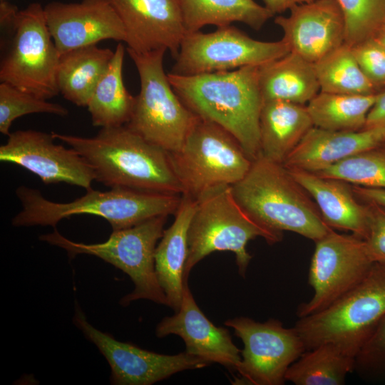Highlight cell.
<instances>
[{"instance_id":"obj_23","label":"cell","mask_w":385,"mask_h":385,"mask_svg":"<svg viewBox=\"0 0 385 385\" xmlns=\"http://www.w3.org/2000/svg\"><path fill=\"white\" fill-rule=\"evenodd\" d=\"M312 127L307 106L281 100L264 101L260 115V155L282 164Z\"/></svg>"},{"instance_id":"obj_33","label":"cell","mask_w":385,"mask_h":385,"mask_svg":"<svg viewBox=\"0 0 385 385\" xmlns=\"http://www.w3.org/2000/svg\"><path fill=\"white\" fill-rule=\"evenodd\" d=\"M31 113H49L66 116L63 106L51 103L9 83H0V132L9 135L11 125L18 118Z\"/></svg>"},{"instance_id":"obj_22","label":"cell","mask_w":385,"mask_h":385,"mask_svg":"<svg viewBox=\"0 0 385 385\" xmlns=\"http://www.w3.org/2000/svg\"><path fill=\"white\" fill-rule=\"evenodd\" d=\"M196 207V200L182 195L172 225L164 230L155 254V271L168 306L178 312L185 285L184 271L188 257V234Z\"/></svg>"},{"instance_id":"obj_24","label":"cell","mask_w":385,"mask_h":385,"mask_svg":"<svg viewBox=\"0 0 385 385\" xmlns=\"http://www.w3.org/2000/svg\"><path fill=\"white\" fill-rule=\"evenodd\" d=\"M258 80L263 102L304 105L320 91L314 63L292 52L259 66Z\"/></svg>"},{"instance_id":"obj_39","label":"cell","mask_w":385,"mask_h":385,"mask_svg":"<svg viewBox=\"0 0 385 385\" xmlns=\"http://www.w3.org/2000/svg\"><path fill=\"white\" fill-rule=\"evenodd\" d=\"M265 6L271 11L273 15L281 14L289 10L294 6L309 3L314 0H262Z\"/></svg>"},{"instance_id":"obj_14","label":"cell","mask_w":385,"mask_h":385,"mask_svg":"<svg viewBox=\"0 0 385 385\" xmlns=\"http://www.w3.org/2000/svg\"><path fill=\"white\" fill-rule=\"evenodd\" d=\"M73 322L107 360L111 384L150 385L178 372L211 364L186 351L175 355L160 354L118 341L91 324L80 307L76 308Z\"/></svg>"},{"instance_id":"obj_18","label":"cell","mask_w":385,"mask_h":385,"mask_svg":"<svg viewBox=\"0 0 385 385\" xmlns=\"http://www.w3.org/2000/svg\"><path fill=\"white\" fill-rule=\"evenodd\" d=\"M126 33L127 48H164L176 56L186 33L178 0H111Z\"/></svg>"},{"instance_id":"obj_2","label":"cell","mask_w":385,"mask_h":385,"mask_svg":"<svg viewBox=\"0 0 385 385\" xmlns=\"http://www.w3.org/2000/svg\"><path fill=\"white\" fill-rule=\"evenodd\" d=\"M258 67L247 66L192 76L168 73L183 103L197 116L232 133L252 161L260 155V115L263 100Z\"/></svg>"},{"instance_id":"obj_12","label":"cell","mask_w":385,"mask_h":385,"mask_svg":"<svg viewBox=\"0 0 385 385\" xmlns=\"http://www.w3.org/2000/svg\"><path fill=\"white\" fill-rule=\"evenodd\" d=\"M315 243L308 275L314 294L298 306V318L329 307L356 286L374 263L365 240L354 234L332 230Z\"/></svg>"},{"instance_id":"obj_10","label":"cell","mask_w":385,"mask_h":385,"mask_svg":"<svg viewBox=\"0 0 385 385\" xmlns=\"http://www.w3.org/2000/svg\"><path fill=\"white\" fill-rule=\"evenodd\" d=\"M169 155L182 195L194 200L212 188L237 183L252 163L232 133L200 117L181 148Z\"/></svg>"},{"instance_id":"obj_15","label":"cell","mask_w":385,"mask_h":385,"mask_svg":"<svg viewBox=\"0 0 385 385\" xmlns=\"http://www.w3.org/2000/svg\"><path fill=\"white\" fill-rule=\"evenodd\" d=\"M52 133L19 130L0 146V160L18 165L39 177L46 184L65 183L91 189L93 169L73 148L54 143Z\"/></svg>"},{"instance_id":"obj_30","label":"cell","mask_w":385,"mask_h":385,"mask_svg":"<svg viewBox=\"0 0 385 385\" xmlns=\"http://www.w3.org/2000/svg\"><path fill=\"white\" fill-rule=\"evenodd\" d=\"M320 91L354 95L377 93V87L359 66L351 47L346 43L314 63Z\"/></svg>"},{"instance_id":"obj_32","label":"cell","mask_w":385,"mask_h":385,"mask_svg":"<svg viewBox=\"0 0 385 385\" xmlns=\"http://www.w3.org/2000/svg\"><path fill=\"white\" fill-rule=\"evenodd\" d=\"M343 13L345 43L353 46L374 38L385 26V0H337Z\"/></svg>"},{"instance_id":"obj_6","label":"cell","mask_w":385,"mask_h":385,"mask_svg":"<svg viewBox=\"0 0 385 385\" xmlns=\"http://www.w3.org/2000/svg\"><path fill=\"white\" fill-rule=\"evenodd\" d=\"M257 237L268 243L279 242L283 235L265 227L237 202L232 185L212 188L196 200L188 234V252L184 281L194 266L214 252L229 251L235 255L239 274L245 277L252 255L247 242Z\"/></svg>"},{"instance_id":"obj_27","label":"cell","mask_w":385,"mask_h":385,"mask_svg":"<svg viewBox=\"0 0 385 385\" xmlns=\"http://www.w3.org/2000/svg\"><path fill=\"white\" fill-rule=\"evenodd\" d=\"M186 32L241 22L260 30L273 14L253 0H178Z\"/></svg>"},{"instance_id":"obj_1","label":"cell","mask_w":385,"mask_h":385,"mask_svg":"<svg viewBox=\"0 0 385 385\" xmlns=\"http://www.w3.org/2000/svg\"><path fill=\"white\" fill-rule=\"evenodd\" d=\"M91 165L95 180L111 188L183 194L169 153L128 126L101 128L93 137L51 132Z\"/></svg>"},{"instance_id":"obj_25","label":"cell","mask_w":385,"mask_h":385,"mask_svg":"<svg viewBox=\"0 0 385 385\" xmlns=\"http://www.w3.org/2000/svg\"><path fill=\"white\" fill-rule=\"evenodd\" d=\"M114 51L90 45L60 54L56 81L59 93L68 101L86 107Z\"/></svg>"},{"instance_id":"obj_28","label":"cell","mask_w":385,"mask_h":385,"mask_svg":"<svg viewBox=\"0 0 385 385\" xmlns=\"http://www.w3.org/2000/svg\"><path fill=\"white\" fill-rule=\"evenodd\" d=\"M354 368V357L324 343L306 350L289 367L285 379L295 385H343Z\"/></svg>"},{"instance_id":"obj_20","label":"cell","mask_w":385,"mask_h":385,"mask_svg":"<svg viewBox=\"0 0 385 385\" xmlns=\"http://www.w3.org/2000/svg\"><path fill=\"white\" fill-rule=\"evenodd\" d=\"M385 143V126L354 131L312 127L282 165L289 169L317 172L334 163Z\"/></svg>"},{"instance_id":"obj_9","label":"cell","mask_w":385,"mask_h":385,"mask_svg":"<svg viewBox=\"0 0 385 385\" xmlns=\"http://www.w3.org/2000/svg\"><path fill=\"white\" fill-rule=\"evenodd\" d=\"M137 68L140 91L125 125L168 153L178 150L198 116L180 100L165 72V49L138 53L126 49Z\"/></svg>"},{"instance_id":"obj_38","label":"cell","mask_w":385,"mask_h":385,"mask_svg":"<svg viewBox=\"0 0 385 385\" xmlns=\"http://www.w3.org/2000/svg\"><path fill=\"white\" fill-rule=\"evenodd\" d=\"M356 196L364 202H372L385 208V188H366L352 185Z\"/></svg>"},{"instance_id":"obj_29","label":"cell","mask_w":385,"mask_h":385,"mask_svg":"<svg viewBox=\"0 0 385 385\" xmlns=\"http://www.w3.org/2000/svg\"><path fill=\"white\" fill-rule=\"evenodd\" d=\"M376 93L354 95L319 91L308 103L314 127L335 131H354L364 128Z\"/></svg>"},{"instance_id":"obj_31","label":"cell","mask_w":385,"mask_h":385,"mask_svg":"<svg viewBox=\"0 0 385 385\" xmlns=\"http://www.w3.org/2000/svg\"><path fill=\"white\" fill-rule=\"evenodd\" d=\"M314 173L354 185L385 188V145L351 155Z\"/></svg>"},{"instance_id":"obj_36","label":"cell","mask_w":385,"mask_h":385,"mask_svg":"<svg viewBox=\"0 0 385 385\" xmlns=\"http://www.w3.org/2000/svg\"><path fill=\"white\" fill-rule=\"evenodd\" d=\"M369 207V227L365 239L370 257L374 262L385 263V208L367 202Z\"/></svg>"},{"instance_id":"obj_19","label":"cell","mask_w":385,"mask_h":385,"mask_svg":"<svg viewBox=\"0 0 385 385\" xmlns=\"http://www.w3.org/2000/svg\"><path fill=\"white\" fill-rule=\"evenodd\" d=\"M158 337L169 334L180 337L185 351L210 364L215 362L237 371L241 361V351L233 343L229 331L216 327L200 310L185 282L180 309L157 325Z\"/></svg>"},{"instance_id":"obj_8","label":"cell","mask_w":385,"mask_h":385,"mask_svg":"<svg viewBox=\"0 0 385 385\" xmlns=\"http://www.w3.org/2000/svg\"><path fill=\"white\" fill-rule=\"evenodd\" d=\"M167 217L157 216L128 228L113 230L108 239L101 243L76 242L65 237L56 229L41 235L39 240L63 249L70 258L82 254L93 255L128 274L134 284V289L121 298V305L148 299L168 306L155 263L157 243L163 235Z\"/></svg>"},{"instance_id":"obj_21","label":"cell","mask_w":385,"mask_h":385,"mask_svg":"<svg viewBox=\"0 0 385 385\" xmlns=\"http://www.w3.org/2000/svg\"><path fill=\"white\" fill-rule=\"evenodd\" d=\"M287 169L314 199L330 228L349 231L366 238L369 227V204L359 201L349 183L307 170Z\"/></svg>"},{"instance_id":"obj_41","label":"cell","mask_w":385,"mask_h":385,"mask_svg":"<svg viewBox=\"0 0 385 385\" xmlns=\"http://www.w3.org/2000/svg\"><path fill=\"white\" fill-rule=\"evenodd\" d=\"M383 145H385V143L383 144Z\"/></svg>"},{"instance_id":"obj_26","label":"cell","mask_w":385,"mask_h":385,"mask_svg":"<svg viewBox=\"0 0 385 385\" xmlns=\"http://www.w3.org/2000/svg\"><path fill=\"white\" fill-rule=\"evenodd\" d=\"M125 47L118 43L107 68L98 81L87 104L94 126L126 125L131 117L135 97L126 89L123 79Z\"/></svg>"},{"instance_id":"obj_11","label":"cell","mask_w":385,"mask_h":385,"mask_svg":"<svg viewBox=\"0 0 385 385\" xmlns=\"http://www.w3.org/2000/svg\"><path fill=\"white\" fill-rule=\"evenodd\" d=\"M289 52L282 39L256 40L231 25L210 33L186 32L170 73L192 76L260 66Z\"/></svg>"},{"instance_id":"obj_3","label":"cell","mask_w":385,"mask_h":385,"mask_svg":"<svg viewBox=\"0 0 385 385\" xmlns=\"http://www.w3.org/2000/svg\"><path fill=\"white\" fill-rule=\"evenodd\" d=\"M232 190L240 205L275 233L283 235V231H290L316 242L333 230L325 223L314 199L289 171L261 155Z\"/></svg>"},{"instance_id":"obj_4","label":"cell","mask_w":385,"mask_h":385,"mask_svg":"<svg viewBox=\"0 0 385 385\" xmlns=\"http://www.w3.org/2000/svg\"><path fill=\"white\" fill-rule=\"evenodd\" d=\"M16 195L22 210L12 219L14 227H55L64 218L88 214L106 219L113 230L128 228L157 216L175 214L182 200V195L118 188L106 191L91 188L69 202H53L38 190L23 185L17 188Z\"/></svg>"},{"instance_id":"obj_17","label":"cell","mask_w":385,"mask_h":385,"mask_svg":"<svg viewBox=\"0 0 385 385\" xmlns=\"http://www.w3.org/2000/svg\"><path fill=\"white\" fill-rule=\"evenodd\" d=\"M289 11L288 16H277L274 23L290 52L315 63L345 43V21L337 0H314Z\"/></svg>"},{"instance_id":"obj_34","label":"cell","mask_w":385,"mask_h":385,"mask_svg":"<svg viewBox=\"0 0 385 385\" xmlns=\"http://www.w3.org/2000/svg\"><path fill=\"white\" fill-rule=\"evenodd\" d=\"M354 371L362 378H385V316L355 357Z\"/></svg>"},{"instance_id":"obj_7","label":"cell","mask_w":385,"mask_h":385,"mask_svg":"<svg viewBox=\"0 0 385 385\" xmlns=\"http://www.w3.org/2000/svg\"><path fill=\"white\" fill-rule=\"evenodd\" d=\"M385 316V263L374 262L366 276L327 308L299 317L294 328L306 350L332 343L353 357Z\"/></svg>"},{"instance_id":"obj_16","label":"cell","mask_w":385,"mask_h":385,"mask_svg":"<svg viewBox=\"0 0 385 385\" xmlns=\"http://www.w3.org/2000/svg\"><path fill=\"white\" fill-rule=\"evenodd\" d=\"M43 8L59 54L106 39L125 42V27L111 0L54 1Z\"/></svg>"},{"instance_id":"obj_37","label":"cell","mask_w":385,"mask_h":385,"mask_svg":"<svg viewBox=\"0 0 385 385\" xmlns=\"http://www.w3.org/2000/svg\"><path fill=\"white\" fill-rule=\"evenodd\" d=\"M385 126V89L376 93V101L370 109L364 128Z\"/></svg>"},{"instance_id":"obj_5","label":"cell","mask_w":385,"mask_h":385,"mask_svg":"<svg viewBox=\"0 0 385 385\" xmlns=\"http://www.w3.org/2000/svg\"><path fill=\"white\" fill-rule=\"evenodd\" d=\"M0 81L42 99L59 93L60 54L47 26L44 8L33 3L19 11L0 4Z\"/></svg>"},{"instance_id":"obj_40","label":"cell","mask_w":385,"mask_h":385,"mask_svg":"<svg viewBox=\"0 0 385 385\" xmlns=\"http://www.w3.org/2000/svg\"><path fill=\"white\" fill-rule=\"evenodd\" d=\"M376 38L378 41L385 48V26L377 34Z\"/></svg>"},{"instance_id":"obj_35","label":"cell","mask_w":385,"mask_h":385,"mask_svg":"<svg viewBox=\"0 0 385 385\" xmlns=\"http://www.w3.org/2000/svg\"><path fill=\"white\" fill-rule=\"evenodd\" d=\"M351 47L359 66L368 79L377 88L385 86V48L376 38Z\"/></svg>"},{"instance_id":"obj_13","label":"cell","mask_w":385,"mask_h":385,"mask_svg":"<svg viewBox=\"0 0 385 385\" xmlns=\"http://www.w3.org/2000/svg\"><path fill=\"white\" fill-rule=\"evenodd\" d=\"M242 341L241 361L235 382L253 385H282L289 367L306 351L294 327L286 328L277 319L257 322L241 317L227 319Z\"/></svg>"}]
</instances>
